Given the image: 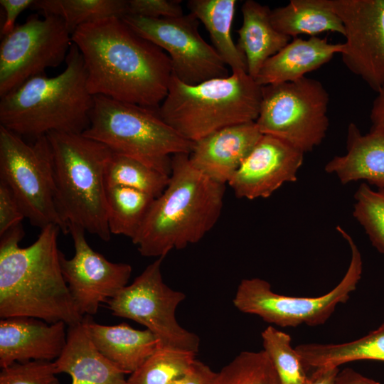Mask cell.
Listing matches in <instances>:
<instances>
[{
	"mask_svg": "<svg viewBox=\"0 0 384 384\" xmlns=\"http://www.w3.org/2000/svg\"><path fill=\"white\" fill-rule=\"evenodd\" d=\"M72 42L82 57L91 95L159 109L172 76L163 49L118 17L80 26Z\"/></svg>",
	"mask_w": 384,
	"mask_h": 384,
	"instance_id": "cell-1",
	"label": "cell"
},
{
	"mask_svg": "<svg viewBox=\"0 0 384 384\" xmlns=\"http://www.w3.org/2000/svg\"><path fill=\"white\" fill-rule=\"evenodd\" d=\"M60 228L50 224L37 240L21 247V223L0 235V318L31 316L67 326L80 323L64 279L58 247Z\"/></svg>",
	"mask_w": 384,
	"mask_h": 384,
	"instance_id": "cell-2",
	"label": "cell"
},
{
	"mask_svg": "<svg viewBox=\"0 0 384 384\" xmlns=\"http://www.w3.org/2000/svg\"><path fill=\"white\" fill-rule=\"evenodd\" d=\"M225 188L197 169L188 154L174 155L169 183L132 240L139 253L164 257L199 242L220 218Z\"/></svg>",
	"mask_w": 384,
	"mask_h": 384,
	"instance_id": "cell-3",
	"label": "cell"
},
{
	"mask_svg": "<svg viewBox=\"0 0 384 384\" xmlns=\"http://www.w3.org/2000/svg\"><path fill=\"white\" fill-rule=\"evenodd\" d=\"M59 75L34 76L0 100V125L33 140L50 132L82 134L90 125L93 95L84 61L73 43Z\"/></svg>",
	"mask_w": 384,
	"mask_h": 384,
	"instance_id": "cell-4",
	"label": "cell"
},
{
	"mask_svg": "<svg viewBox=\"0 0 384 384\" xmlns=\"http://www.w3.org/2000/svg\"><path fill=\"white\" fill-rule=\"evenodd\" d=\"M55 202L60 218L109 241L105 174L112 151L82 134L50 132Z\"/></svg>",
	"mask_w": 384,
	"mask_h": 384,
	"instance_id": "cell-5",
	"label": "cell"
},
{
	"mask_svg": "<svg viewBox=\"0 0 384 384\" xmlns=\"http://www.w3.org/2000/svg\"><path fill=\"white\" fill-rule=\"evenodd\" d=\"M262 87L246 72L197 85L185 84L172 75L159 113L179 135L195 142L224 127L255 122Z\"/></svg>",
	"mask_w": 384,
	"mask_h": 384,
	"instance_id": "cell-6",
	"label": "cell"
},
{
	"mask_svg": "<svg viewBox=\"0 0 384 384\" xmlns=\"http://www.w3.org/2000/svg\"><path fill=\"white\" fill-rule=\"evenodd\" d=\"M90 125L82 134L113 153L137 159L170 176L172 156L189 154L194 142L179 135L159 110L93 96Z\"/></svg>",
	"mask_w": 384,
	"mask_h": 384,
	"instance_id": "cell-7",
	"label": "cell"
},
{
	"mask_svg": "<svg viewBox=\"0 0 384 384\" xmlns=\"http://www.w3.org/2000/svg\"><path fill=\"white\" fill-rule=\"evenodd\" d=\"M336 230L349 245L351 260L342 279L333 289L316 297H291L275 293L270 284L262 279H243L233 299L235 307L280 327L324 324L336 306L350 298L363 271L361 255L353 239L341 226H337Z\"/></svg>",
	"mask_w": 384,
	"mask_h": 384,
	"instance_id": "cell-8",
	"label": "cell"
},
{
	"mask_svg": "<svg viewBox=\"0 0 384 384\" xmlns=\"http://www.w3.org/2000/svg\"><path fill=\"white\" fill-rule=\"evenodd\" d=\"M0 181L16 197L30 223L41 229L58 225L69 233L57 209L53 158L47 136L33 143L0 125Z\"/></svg>",
	"mask_w": 384,
	"mask_h": 384,
	"instance_id": "cell-9",
	"label": "cell"
},
{
	"mask_svg": "<svg viewBox=\"0 0 384 384\" xmlns=\"http://www.w3.org/2000/svg\"><path fill=\"white\" fill-rule=\"evenodd\" d=\"M262 93L255 123L262 134L277 137L304 154L322 143L329 127V95L319 80L304 77L268 85L262 86Z\"/></svg>",
	"mask_w": 384,
	"mask_h": 384,
	"instance_id": "cell-10",
	"label": "cell"
},
{
	"mask_svg": "<svg viewBox=\"0 0 384 384\" xmlns=\"http://www.w3.org/2000/svg\"><path fill=\"white\" fill-rule=\"evenodd\" d=\"M164 257L149 265L130 284L106 303L116 316L134 321L151 331L159 346L198 352L200 339L178 323L176 310L186 298L181 292L167 286L161 266Z\"/></svg>",
	"mask_w": 384,
	"mask_h": 384,
	"instance_id": "cell-11",
	"label": "cell"
},
{
	"mask_svg": "<svg viewBox=\"0 0 384 384\" xmlns=\"http://www.w3.org/2000/svg\"><path fill=\"white\" fill-rule=\"evenodd\" d=\"M72 35L60 17L31 15L2 37L0 44V97L28 79L44 74L66 60Z\"/></svg>",
	"mask_w": 384,
	"mask_h": 384,
	"instance_id": "cell-12",
	"label": "cell"
},
{
	"mask_svg": "<svg viewBox=\"0 0 384 384\" xmlns=\"http://www.w3.org/2000/svg\"><path fill=\"white\" fill-rule=\"evenodd\" d=\"M121 18L137 33L169 53L172 75L183 83L197 85L230 75L220 55L201 36L199 21L191 13L159 18L127 14Z\"/></svg>",
	"mask_w": 384,
	"mask_h": 384,
	"instance_id": "cell-13",
	"label": "cell"
},
{
	"mask_svg": "<svg viewBox=\"0 0 384 384\" xmlns=\"http://www.w3.org/2000/svg\"><path fill=\"white\" fill-rule=\"evenodd\" d=\"M345 29V66L378 92L384 86V0H323Z\"/></svg>",
	"mask_w": 384,
	"mask_h": 384,
	"instance_id": "cell-14",
	"label": "cell"
},
{
	"mask_svg": "<svg viewBox=\"0 0 384 384\" xmlns=\"http://www.w3.org/2000/svg\"><path fill=\"white\" fill-rule=\"evenodd\" d=\"M85 230L75 224L69 225L75 254L67 259L60 252V267L70 293L79 313L94 315L102 303L113 298L128 284L131 265L114 263L95 251L87 243Z\"/></svg>",
	"mask_w": 384,
	"mask_h": 384,
	"instance_id": "cell-15",
	"label": "cell"
},
{
	"mask_svg": "<svg viewBox=\"0 0 384 384\" xmlns=\"http://www.w3.org/2000/svg\"><path fill=\"white\" fill-rule=\"evenodd\" d=\"M304 155L289 143L262 134L228 184L238 198H268L284 183L297 180Z\"/></svg>",
	"mask_w": 384,
	"mask_h": 384,
	"instance_id": "cell-16",
	"label": "cell"
},
{
	"mask_svg": "<svg viewBox=\"0 0 384 384\" xmlns=\"http://www.w3.org/2000/svg\"><path fill=\"white\" fill-rule=\"evenodd\" d=\"M66 326L31 316L1 319V368L16 362L55 361L67 343Z\"/></svg>",
	"mask_w": 384,
	"mask_h": 384,
	"instance_id": "cell-17",
	"label": "cell"
},
{
	"mask_svg": "<svg viewBox=\"0 0 384 384\" xmlns=\"http://www.w3.org/2000/svg\"><path fill=\"white\" fill-rule=\"evenodd\" d=\"M262 135L255 122L224 127L195 142L189 160L213 181L228 184Z\"/></svg>",
	"mask_w": 384,
	"mask_h": 384,
	"instance_id": "cell-18",
	"label": "cell"
},
{
	"mask_svg": "<svg viewBox=\"0 0 384 384\" xmlns=\"http://www.w3.org/2000/svg\"><path fill=\"white\" fill-rule=\"evenodd\" d=\"M345 154L334 156L324 166L342 184L365 181L368 185L384 189V127H371L363 134L351 122L347 129Z\"/></svg>",
	"mask_w": 384,
	"mask_h": 384,
	"instance_id": "cell-19",
	"label": "cell"
},
{
	"mask_svg": "<svg viewBox=\"0 0 384 384\" xmlns=\"http://www.w3.org/2000/svg\"><path fill=\"white\" fill-rule=\"evenodd\" d=\"M343 46V43H332L326 38H294L264 63L255 80L261 86L298 80L341 54Z\"/></svg>",
	"mask_w": 384,
	"mask_h": 384,
	"instance_id": "cell-20",
	"label": "cell"
},
{
	"mask_svg": "<svg viewBox=\"0 0 384 384\" xmlns=\"http://www.w3.org/2000/svg\"><path fill=\"white\" fill-rule=\"evenodd\" d=\"M82 323L97 350L125 374L134 372L159 346L146 329H136L124 322L102 325L88 317Z\"/></svg>",
	"mask_w": 384,
	"mask_h": 384,
	"instance_id": "cell-21",
	"label": "cell"
},
{
	"mask_svg": "<svg viewBox=\"0 0 384 384\" xmlns=\"http://www.w3.org/2000/svg\"><path fill=\"white\" fill-rule=\"evenodd\" d=\"M53 364L56 374L71 377V384H129L125 373L97 350L82 321L68 326L66 345Z\"/></svg>",
	"mask_w": 384,
	"mask_h": 384,
	"instance_id": "cell-22",
	"label": "cell"
},
{
	"mask_svg": "<svg viewBox=\"0 0 384 384\" xmlns=\"http://www.w3.org/2000/svg\"><path fill=\"white\" fill-rule=\"evenodd\" d=\"M242 23L238 30V47L245 57L247 73L255 80L264 63L289 41L271 21V9L253 0L241 8Z\"/></svg>",
	"mask_w": 384,
	"mask_h": 384,
	"instance_id": "cell-23",
	"label": "cell"
},
{
	"mask_svg": "<svg viewBox=\"0 0 384 384\" xmlns=\"http://www.w3.org/2000/svg\"><path fill=\"white\" fill-rule=\"evenodd\" d=\"M271 21L278 31L289 38L301 34L316 36L324 32L345 35L341 20L323 0H291L271 10Z\"/></svg>",
	"mask_w": 384,
	"mask_h": 384,
	"instance_id": "cell-24",
	"label": "cell"
},
{
	"mask_svg": "<svg viewBox=\"0 0 384 384\" xmlns=\"http://www.w3.org/2000/svg\"><path fill=\"white\" fill-rule=\"evenodd\" d=\"M187 5L190 13L205 26L214 48L232 73H247L245 57L231 35L236 1L190 0Z\"/></svg>",
	"mask_w": 384,
	"mask_h": 384,
	"instance_id": "cell-25",
	"label": "cell"
},
{
	"mask_svg": "<svg viewBox=\"0 0 384 384\" xmlns=\"http://www.w3.org/2000/svg\"><path fill=\"white\" fill-rule=\"evenodd\" d=\"M295 350L304 366L310 369L340 365L360 360L384 361V323L367 335L341 343H306Z\"/></svg>",
	"mask_w": 384,
	"mask_h": 384,
	"instance_id": "cell-26",
	"label": "cell"
},
{
	"mask_svg": "<svg viewBox=\"0 0 384 384\" xmlns=\"http://www.w3.org/2000/svg\"><path fill=\"white\" fill-rule=\"evenodd\" d=\"M154 198L129 187L106 186L107 218L111 234L132 240L141 228Z\"/></svg>",
	"mask_w": 384,
	"mask_h": 384,
	"instance_id": "cell-27",
	"label": "cell"
},
{
	"mask_svg": "<svg viewBox=\"0 0 384 384\" xmlns=\"http://www.w3.org/2000/svg\"><path fill=\"white\" fill-rule=\"evenodd\" d=\"M31 9L63 19L71 35L80 26L127 14L125 0H35Z\"/></svg>",
	"mask_w": 384,
	"mask_h": 384,
	"instance_id": "cell-28",
	"label": "cell"
},
{
	"mask_svg": "<svg viewBox=\"0 0 384 384\" xmlns=\"http://www.w3.org/2000/svg\"><path fill=\"white\" fill-rule=\"evenodd\" d=\"M106 186H122L159 197L166 188L169 176L133 158L113 153L105 169Z\"/></svg>",
	"mask_w": 384,
	"mask_h": 384,
	"instance_id": "cell-29",
	"label": "cell"
},
{
	"mask_svg": "<svg viewBox=\"0 0 384 384\" xmlns=\"http://www.w3.org/2000/svg\"><path fill=\"white\" fill-rule=\"evenodd\" d=\"M196 353L170 346L157 349L127 379L129 384H170L186 373Z\"/></svg>",
	"mask_w": 384,
	"mask_h": 384,
	"instance_id": "cell-30",
	"label": "cell"
},
{
	"mask_svg": "<svg viewBox=\"0 0 384 384\" xmlns=\"http://www.w3.org/2000/svg\"><path fill=\"white\" fill-rule=\"evenodd\" d=\"M263 350L269 356L280 384H309V378L291 336L273 326H268L262 334Z\"/></svg>",
	"mask_w": 384,
	"mask_h": 384,
	"instance_id": "cell-31",
	"label": "cell"
},
{
	"mask_svg": "<svg viewBox=\"0 0 384 384\" xmlns=\"http://www.w3.org/2000/svg\"><path fill=\"white\" fill-rule=\"evenodd\" d=\"M215 384H280L264 350L242 351L217 373Z\"/></svg>",
	"mask_w": 384,
	"mask_h": 384,
	"instance_id": "cell-32",
	"label": "cell"
},
{
	"mask_svg": "<svg viewBox=\"0 0 384 384\" xmlns=\"http://www.w3.org/2000/svg\"><path fill=\"white\" fill-rule=\"evenodd\" d=\"M353 216L384 256V189L361 183L354 194Z\"/></svg>",
	"mask_w": 384,
	"mask_h": 384,
	"instance_id": "cell-33",
	"label": "cell"
},
{
	"mask_svg": "<svg viewBox=\"0 0 384 384\" xmlns=\"http://www.w3.org/2000/svg\"><path fill=\"white\" fill-rule=\"evenodd\" d=\"M0 384H60L52 361L16 362L2 368Z\"/></svg>",
	"mask_w": 384,
	"mask_h": 384,
	"instance_id": "cell-34",
	"label": "cell"
},
{
	"mask_svg": "<svg viewBox=\"0 0 384 384\" xmlns=\"http://www.w3.org/2000/svg\"><path fill=\"white\" fill-rule=\"evenodd\" d=\"M179 0H127V14L150 18H175L183 15Z\"/></svg>",
	"mask_w": 384,
	"mask_h": 384,
	"instance_id": "cell-35",
	"label": "cell"
},
{
	"mask_svg": "<svg viewBox=\"0 0 384 384\" xmlns=\"http://www.w3.org/2000/svg\"><path fill=\"white\" fill-rule=\"evenodd\" d=\"M25 215L9 187L0 181V235L21 223Z\"/></svg>",
	"mask_w": 384,
	"mask_h": 384,
	"instance_id": "cell-36",
	"label": "cell"
},
{
	"mask_svg": "<svg viewBox=\"0 0 384 384\" xmlns=\"http://www.w3.org/2000/svg\"><path fill=\"white\" fill-rule=\"evenodd\" d=\"M217 373L196 359L188 370L170 384H215Z\"/></svg>",
	"mask_w": 384,
	"mask_h": 384,
	"instance_id": "cell-37",
	"label": "cell"
},
{
	"mask_svg": "<svg viewBox=\"0 0 384 384\" xmlns=\"http://www.w3.org/2000/svg\"><path fill=\"white\" fill-rule=\"evenodd\" d=\"M35 0H1L0 5L5 11V18L1 28V36L11 33L15 25L17 17L24 10L32 6Z\"/></svg>",
	"mask_w": 384,
	"mask_h": 384,
	"instance_id": "cell-38",
	"label": "cell"
},
{
	"mask_svg": "<svg viewBox=\"0 0 384 384\" xmlns=\"http://www.w3.org/2000/svg\"><path fill=\"white\" fill-rule=\"evenodd\" d=\"M339 371L338 367L331 366L314 368L309 375V384H333Z\"/></svg>",
	"mask_w": 384,
	"mask_h": 384,
	"instance_id": "cell-39",
	"label": "cell"
},
{
	"mask_svg": "<svg viewBox=\"0 0 384 384\" xmlns=\"http://www.w3.org/2000/svg\"><path fill=\"white\" fill-rule=\"evenodd\" d=\"M333 384H380L357 373L353 369L347 368L339 371Z\"/></svg>",
	"mask_w": 384,
	"mask_h": 384,
	"instance_id": "cell-40",
	"label": "cell"
},
{
	"mask_svg": "<svg viewBox=\"0 0 384 384\" xmlns=\"http://www.w3.org/2000/svg\"><path fill=\"white\" fill-rule=\"evenodd\" d=\"M377 93L372 105L370 119L373 126L384 127V86Z\"/></svg>",
	"mask_w": 384,
	"mask_h": 384,
	"instance_id": "cell-41",
	"label": "cell"
}]
</instances>
